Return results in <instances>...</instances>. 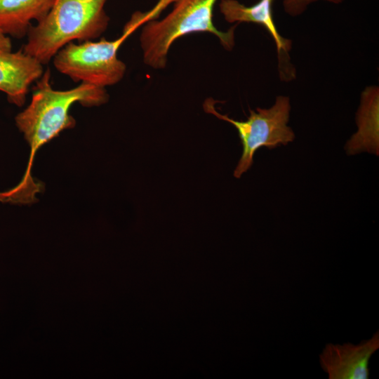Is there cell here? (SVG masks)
<instances>
[{"instance_id":"1","label":"cell","mask_w":379,"mask_h":379,"mask_svg":"<svg viewBox=\"0 0 379 379\" xmlns=\"http://www.w3.org/2000/svg\"><path fill=\"white\" fill-rule=\"evenodd\" d=\"M50 81L51 71L48 69L36 81L29 105L15 117L16 126L30 147V154L21 181L14 187L1 192L5 203L25 204L36 201L35 194L41 192L42 185L36 182L31 175L34 154L61 131L74 127L76 121L69 113L72 105L79 102L84 107L99 106L109 100L105 88L80 83L72 89L58 91L52 88Z\"/></svg>"},{"instance_id":"2","label":"cell","mask_w":379,"mask_h":379,"mask_svg":"<svg viewBox=\"0 0 379 379\" xmlns=\"http://www.w3.org/2000/svg\"><path fill=\"white\" fill-rule=\"evenodd\" d=\"M107 0H53L46 16L31 25L22 50L43 65L65 45L92 41L107 29Z\"/></svg>"},{"instance_id":"3","label":"cell","mask_w":379,"mask_h":379,"mask_svg":"<svg viewBox=\"0 0 379 379\" xmlns=\"http://www.w3.org/2000/svg\"><path fill=\"white\" fill-rule=\"evenodd\" d=\"M218 0H175L172 11L161 20H150L144 24L140 36L145 64L154 69L166 66L171 46L175 41L194 32L214 34L224 48L234 46L232 26L226 32L218 29L213 22V9Z\"/></svg>"},{"instance_id":"4","label":"cell","mask_w":379,"mask_h":379,"mask_svg":"<svg viewBox=\"0 0 379 379\" xmlns=\"http://www.w3.org/2000/svg\"><path fill=\"white\" fill-rule=\"evenodd\" d=\"M142 22L132 15L117 39L104 38L98 41L70 42L53 58L55 69L75 82L105 88L119 83L124 77L126 64L119 59L118 51L124 41Z\"/></svg>"},{"instance_id":"5","label":"cell","mask_w":379,"mask_h":379,"mask_svg":"<svg viewBox=\"0 0 379 379\" xmlns=\"http://www.w3.org/2000/svg\"><path fill=\"white\" fill-rule=\"evenodd\" d=\"M203 107L206 112L232 124L238 131L243 151L234 171L236 178H239L252 166L254 154L259 148L273 149L287 145L295 139L293 131L288 126L291 111L288 96H277L270 108L250 109V115L246 121H237L219 113L211 98L206 100Z\"/></svg>"},{"instance_id":"6","label":"cell","mask_w":379,"mask_h":379,"mask_svg":"<svg viewBox=\"0 0 379 379\" xmlns=\"http://www.w3.org/2000/svg\"><path fill=\"white\" fill-rule=\"evenodd\" d=\"M378 348V331L359 345L329 343L319 355L320 364L329 379H367L369 359Z\"/></svg>"},{"instance_id":"7","label":"cell","mask_w":379,"mask_h":379,"mask_svg":"<svg viewBox=\"0 0 379 379\" xmlns=\"http://www.w3.org/2000/svg\"><path fill=\"white\" fill-rule=\"evenodd\" d=\"M43 65L22 49L0 51V91L9 102L22 107L29 86L43 74Z\"/></svg>"},{"instance_id":"8","label":"cell","mask_w":379,"mask_h":379,"mask_svg":"<svg viewBox=\"0 0 379 379\" xmlns=\"http://www.w3.org/2000/svg\"><path fill=\"white\" fill-rule=\"evenodd\" d=\"M273 1L260 0L253 6H246L237 0H221L219 6L222 15L228 22H254L263 26L275 43L279 67L283 57L288 62V51L291 49L292 41L284 38L277 29L272 11Z\"/></svg>"},{"instance_id":"9","label":"cell","mask_w":379,"mask_h":379,"mask_svg":"<svg viewBox=\"0 0 379 379\" xmlns=\"http://www.w3.org/2000/svg\"><path fill=\"white\" fill-rule=\"evenodd\" d=\"M379 88L370 86L361 95L360 105L356 114L358 130L345 145L349 155L368 152L378 155Z\"/></svg>"},{"instance_id":"10","label":"cell","mask_w":379,"mask_h":379,"mask_svg":"<svg viewBox=\"0 0 379 379\" xmlns=\"http://www.w3.org/2000/svg\"><path fill=\"white\" fill-rule=\"evenodd\" d=\"M53 0H0V31L8 36H27L31 21L42 20Z\"/></svg>"},{"instance_id":"11","label":"cell","mask_w":379,"mask_h":379,"mask_svg":"<svg viewBox=\"0 0 379 379\" xmlns=\"http://www.w3.org/2000/svg\"><path fill=\"white\" fill-rule=\"evenodd\" d=\"M324 1L338 4L343 0H284L283 6L285 12L293 17L301 15L312 3Z\"/></svg>"},{"instance_id":"12","label":"cell","mask_w":379,"mask_h":379,"mask_svg":"<svg viewBox=\"0 0 379 379\" xmlns=\"http://www.w3.org/2000/svg\"><path fill=\"white\" fill-rule=\"evenodd\" d=\"M12 44L9 36L0 31V51H11Z\"/></svg>"}]
</instances>
